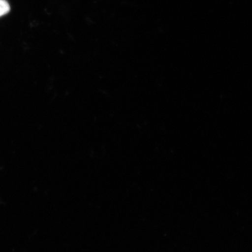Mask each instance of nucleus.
I'll return each mask as SVG.
<instances>
[{
  "mask_svg": "<svg viewBox=\"0 0 252 252\" xmlns=\"http://www.w3.org/2000/svg\"><path fill=\"white\" fill-rule=\"evenodd\" d=\"M10 6L6 0H0V17L9 12Z\"/></svg>",
  "mask_w": 252,
  "mask_h": 252,
  "instance_id": "obj_1",
  "label": "nucleus"
}]
</instances>
